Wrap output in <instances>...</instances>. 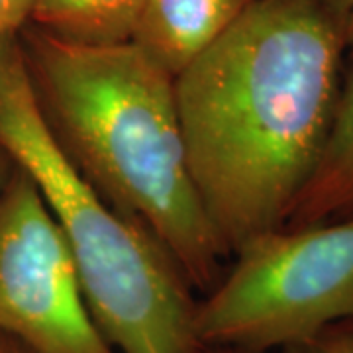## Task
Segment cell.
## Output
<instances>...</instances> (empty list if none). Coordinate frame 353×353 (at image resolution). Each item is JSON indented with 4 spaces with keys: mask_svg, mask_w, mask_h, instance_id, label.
I'll return each instance as SVG.
<instances>
[{
    "mask_svg": "<svg viewBox=\"0 0 353 353\" xmlns=\"http://www.w3.org/2000/svg\"><path fill=\"white\" fill-rule=\"evenodd\" d=\"M345 53L332 0H252L175 77L190 175L230 257L285 226L328 138Z\"/></svg>",
    "mask_w": 353,
    "mask_h": 353,
    "instance_id": "6da1fadb",
    "label": "cell"
},
{
    "mask_svg": "<svg viewBox=\"0 0 353 353\" xmlns=\"http://www.w3.org/2000/svg\"><path fill=\"white\" fill-rule=\"evenodd\" d=\"M18 36L34 101L65 157L169 253L194 292H208L230 255L190 175L175 77L134 41L81 46L28 22Z\"/></svg>",
    "mask_w": 353,
    "mask_h": 353,
    "instance_id": "7a4b0ae2",
    "label": "cell"
},
{
    "mask_svg": "<svg viewBox=\"0 0 353 353\" xmlns=\"http://www.w3.org/2000/svg\"><path fill=\"white\" fill-rule=\"evenodd\" d=\"M0 143L41 192L75 259L88 312L114 352H201L194 289L169 253L118 214L51 138L18 30L0 32Z\"/></svg>",
    "mask_w": 353,
    "mask_h": 353,
    "instance_id": "3957f363",
    "label": "cell"
},
{
    "mask_svg": "<svg viewBox=\"0 0 353 353\" xmlns=\"http://www.w3.org/2000/svg\"><path fill=\"white\" fill-rule=\"evenodd\" d=\"M232 257L196 303L202 347L281 352L353 318V216L267 230Z\"/></svg>",
    "mask_w": 353,
    "mask_h": 353,
    "instance_id": "277c9868",
    "label": "cell"
},
{
    "mask_svg": "<svg viewBox=\"0 0 353 353\" xmlns=\"http://www.w3.org/2000/svg\"><path fill=\"white\" fill-rule=\"evenodd\" d=\"M0 332L36 353H116L88 312L61 230L20 165L0 199Z\"/></svg>",
    "mask_w": 353,
    "mask_h": 353,
    "instance_id": "5b68a950",
    "label": "cell"
},
{
    "mask_svg": "<svg viewBox=\"0 0 353 353\" xmlns=\"http://www.w3.org/2000/svg\"><path fill=\"white\" fill-rule=\"evenodd\" d=\"M250 4L252 0H143L132 41L176 77Z\"/></svg>",
    "mask_w": 353,
    "mask_h": 353,
    "instance_id": "8992f818",
    "label": "cell"
},
{
    "mask_svg": "<svg viewBox=\"0 0 353 353\" xmlns=\"http://www.w3.org/2000/svg\"><path fill=\"white\" fill-rule=\"evenodd\" d=\"M353 216V71L343 77L328 138L285 226L326 224Z\"/></svg>",
    "mask_w": 353,
    "mask_h": 353,
    "instance_id": "52a82bcc",
    "label": "cell"
},
{
    "mask_svg": "<svg viewBox=\"0 0 353 353\" xmlns=\"http://www.w3.org/2000/svg\"><path fill=\"white\" fill-rule=\"evenodd\" d=\"M143 0H32L28 24L81 46H116L134 38Z\"/></svg>",
    "mask_w": 353,
    "mask_h": 353,
    "instance_id": "ba28073f",
    "label": "cell"
},
{
    "mask_svg": "<svg viewBox=\"0 0 353 353\" xmlns=\"http://www.w3.org/2000/svg\"><path fill=\"white\" fill-rule=\"evenodd\" d=\"M279 353H353V318L336 322L314 338Z\"/></svg>",
    "mask_w": 353,
    "mask_h": 353,
    "instance_id": "9c48e42d",
    "label": "cell"
},
{
    "mask_svg": "<svg viewBox=\"0 0 353 353\" xmlns=\"http://www.w3.org/2000/svg\"><path fill=\"white\" fill-rule=\"evenodd\" d=\"M32 0H0V32L20 30L28 22Z\"/></svg>",
    "mask_w": 353,
    "mask_h": 353,
    "instance_id": "30bf717a",
    "label": "cell"
},
{
    "mask_svg": "<svg viewBox=\"0 0 353 353\" xmlns=\"http://www.w3.org/2000/svg\"><path fill=\"white\" fill-rule=\"evenodd\" d=\"M336 10L340 12L345 34V50L353 55V0H332Z\"/></svg>",
    "mask_w": 353,
    "mask_h": 353,
    "instance_id": "8fae6325",
    "label": "cell"
},
{
    "mask_svg": "<svg viewBox=\"0 0 353 353\" xmlns=\"http://www.w3.org/2000/svg\"><path fill=\"white\" fill-rule=\"evenodd\" d=\"M16 169H18V165L14 161V157L0 143V199H2V194H4V190L8 187V183H10Z\"/></svg>",
    "mask_w": 353,
    "mask_h": 353,
    "instance_id": "7c38bea8",
    "label": "cell"
},
{
    "mask_svg": "<svg viewBox=\"0 0 353 353\" xmlns=\"http://www.w3.org/2000/svg\"><path fill=\"white\" fill-rule=\"evenodd\" d=\"M0 353H36L34 350H30L28 345H24L20 340H16L8 334L0 332Z\"/></svg>",
    "mask_w": 353,
    "mask_h": 353,
    "instance_id": "4fadbf2b",
    "label": "cell"
},
{
    "mask_svg": "<svg viewBox=\"0 0 353 353\" xmlns=\"http://www.w3.org/2000/svg\"><path fill=\"white\" fill-rule=\"evenodd\" d=\"M199 353H243L236 350H226V347H202Z\"/></svg>",
    "mask_w": 353,
    "mask_h": 353,
    "instance_id": "5bb4252c",
    "label": "cell"
}]
</instances>
